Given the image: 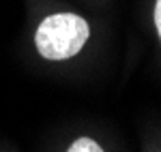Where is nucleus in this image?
Listing matches in <instances>:
<instances>
[{"label":"nucleus","mask_w":161,"mask_h":152,"mask_svg":"<svg viewBox=\"0 0 161 152\" xmlns=\"http://www.w3.org/2000/svg\"><path fill=\"white\" fill-rule=\"evenodd\" d=\"M90 39L88 22L71 11L52 13L43 17L35 32L37 51L45 60H69L77 56Z\"/></svg>","instance_id":"f257e3e1"},{"label":"nucleus","mask_w":161,"mask_h":152,"mask_svg":"<svg viewBox=\"0 0 161 152\" xmlns=\"http://www.w3.org/2000/svg\"><path fill=\"white\" fill-rule=\"evenodd\" d=\"M67 152H105L99 144L90 137H77V139L67 148Z\"/></svg>","instance_id":"f03ea898"},{"label":"nucleus","mask_w":161,"mask_h":152,"mask_svg":"<svg viewBox=\"0 0 161 152\" xmlns=\"http://www.w3.org/2000/svg\"><path fill=\"white\" fill-rule=\"evenodd\" d=\"M153 17H155V28H157V34H159V41H161V0H155Z\"/></svg>","instance_id":"7ed1b4c3"}]
</instances>
